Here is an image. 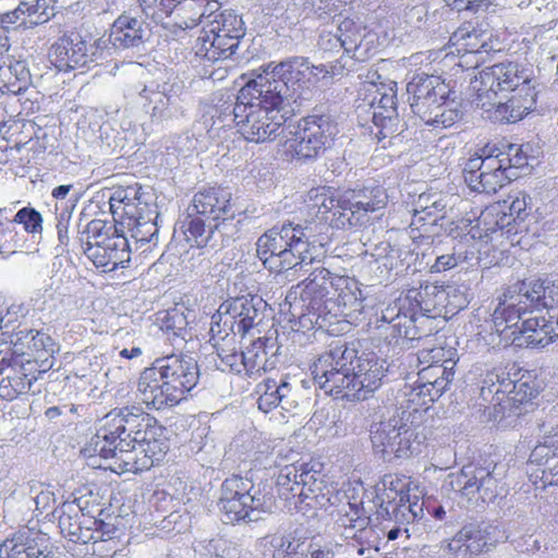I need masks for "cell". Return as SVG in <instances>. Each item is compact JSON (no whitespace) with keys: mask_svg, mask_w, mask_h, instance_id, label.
I'll use <instances>...</instances> for the list:
<instances>
[{"mask_svg":"<svg viewBox=\"0 0 558 558\" xmlns=\"http://www.w3.org/2000/svg\"><path fill=\"white\" fill-rule=\"evenodd\" d=\"M168 449V434L158 421L140 409L126 407L99 421L82 457L93 469L137 473L159 464Z\"/></svg>","mask_w":558,"mask_h":558,"instance_id":"cell-1","label":"cell"},{"mask_svg":"<svg viewBox=\"0 0 558 558\" xmlns=\"http://www.w3.org/2000/svg\"><path fill=\"white\" fill-rule=\"evenodd\" d=\"M210 336L220 360L241 375L268 369L279 348L274 312L257 295L226 301L213 317Z\"/></svg>","mask_w":558,"mask_h":558,"instance_id":"cell-2","label":"cell"},{"mask_svg":"<svg viewBox=\"0 0 558 558\" xmlns=\"http://www.w3.org/2000/svg\"><path fill=\"white\" fill-rule=\"evenodd\" d=\"M362 308L363 296L355 280L317 269L288 292L282 314L295 331L341 336L357 323Z\"/></svg>","mask_w":558,"mask_h":558,"instance_id":"cell-3","label":"cell"},{"mask_svg":"<svg viewBox=\"0 0 558 558\" xmlns=\"http://www.w3.org/2000/svg\"><path fill=\"white\" fill-rule=\"evenodd\" d=\"M556 280L529 278L505 290L493 314L499 339L509 347L541 349L557 340Z\"/></svg>","mask_w":558,"mask_h":558,"instance_id":"cell-4","label":"cell"},{"mask_svg":"<svg viewBox=\"0 0 558 558\" xmlns=\"http://www.w3.org/2000/svg\"><path fill=\"white\" fill-rule=\"evenodd\" d=\"M299 99L296 83L287 71L264 72L239 93L234 107L235 125L250 141H269L295 113Z\"/></svg>","mask_w":558,"mask_h":558,"instance_id":"cell-5","label":"cell"},{"mask_svg":"<svg viewBox=\"0 0 558 558\" xmlns=\"http://www.w3.org/2000/svg\"><path fill=\"white\" fill-rule=\"evenodd\" d=\"M471 292L451 283H422L403 291L385 311L384 317L408 339L432 336L464 310Z\"/></svg>","mask_w":558,"mask_h":558,"instance_id":"cell-6","label":"cell"},{"mask_svg":"<svg viewBox=\"0 0 558 558\" xmlns=\"http://www.w3.org/2000/svg\"><path fill=\"white\" fill-rule=\"evenodd\" d=\"M470 97L485 120L495 124H512L535 109L537 89L532 74L523 65L502 62L473 76Z\"/></svg>","mask_w":558,"mask_h":558,"instance_id":"cell-7","label":"cell"},{"mask_svg":"<svg viewBox=\"0 0 558 558\" xmlns=\"http://www.w3.org/2000/svg\"><path fill=\"white\" fill-rule=\"evenodd\" d=\"M388 368L386 359L373 350L345 343L320 354L311 372L326 395L344 401H361L381 385Z\"/></svg>","mask_w":558,"mask_h":558,"instance_id":"cell-8","label":"cell"},{"mask_svg":"<svg viewBox=\"0 0 558 558\" xmlns=\"http://www.w3.org/2000/svg\"><path fill=\"white\" fill-rule=\"evenodd\" d=\"M123 519L122 502L109 486L86 484L63 504L59 529L72 543L94 544L116 537Z\"/></svg>","mask_w":558,"mask_h":558,"instance_id":"cell-9","label":"cell"},{"mask_svg":"<svg viewBox=\"0 0 558 558\" xmlns=\"http://www.w3.org/2000/svg\"><path fill=\"white\" fill-rule=\"evenodd\" d=\"M54 340L38 330H22L0 340V398L13 400L27 392L53 365Z\"/></svg>","mask_w":558,"mask_h":558,"instance_id":"cell-10","label":"cell"},{"mask_svg":"<svg viewBox=\"0 0 558 558\" xmlns=\"http://www.w3.org/2000/svg\"><path fill=\"white\" fill-rule=\"evenodd\" d=\"M542 149L533 143L496 141L476 150L465 162L463 179L476 193L494 194L529 175L541 162Z\"/></svg>","mask_w":558,"mask_h":558,"instance_id":"cell-11","label":"cell"},{"mask_svg":"<svg viewBox=\"0 0 558 558\" xmlns=\"http://www.w3.org/2000/svg\"><path fill=\"white\" fill-rule=\"evenodd\" d=\"M387 204L388 195L381 186H319L305 196V205L315 219L343 230L361 228L375 221Z\"/></svg>","mask_w":558,"mask_h":558,"instance_id":"cell-12","label":"cell"},{"mask_svg":"<svg viewBox=\"0 0 558 558\" xmlns=\"http://www.w3.org/2000/svg\"><path fill=\"white\" fill-rule=\"evenodd\" d=\"M543 387L541 375L532 368L515 363L495 367L480 389V409L490 421L518 416L536 400Z\"/></svg>","mask_w":558,"mask_h":558,"instance_id":"cell-13","label":"cell"},{"mask_svg":"<svg viewBox=\"0 0 558 558\" xmlns=\"http://www.w3.org/2000/svg\"><path fill=\"white\" fill-rule=\"evenodd\" d=\"M459 361L451 347L424 349L414 355L408 372L402 395L409 412L427 411L450 386Z\"/></svg>","mask_w":558,"mask_h":558,"instance_id":"cell-14","label":"cell"},{"mask_svg":"<svg viewBox=\"0 0 558 558\" xmlns=\"http://www.w3.org/2000/svg\"><path fill=\"white\" fill-rule=\"evenodd\" d=\"M198 379L196 362L186 355L173 354L157 360L140 377L143 401L154 409H167L184 399Z\"/></svg>","mask_w":558,"mask_h":558,"instance_id":"cell-15","label":"cell"},{"mask_svg":"<svg viewBox=\"0 0 558 558\" xmlns=\"http://www.w3.org/2000/svg\"><path fill=\"white\" fill-rule=\"evenodd\" d=\"M409 105L425 124L448 128L458 123L463 114L462 105L454 89L442 78L416 75L407 87Z\"/></svg>","mask_w":558,"mask_h":558,"instance_id":"cell-16","label":"cell"},{"mask_svg":"<svg viewBox=\"0 0 558 558\" xmlns=\"http://www.w3.org/2000/svg\"><path fill=\"white\" fill-rule=\"evenodd\" d=\"M361 128L376 140L392 136L400 126L397 86L392 82L372 81L361 85L355 101Z\"/></svg>","mask_w":558,"mask_h":558,"instance_id":"cell-17","label":"cell"},{"mask_svg":"<svg viewBox=\"0 0 558 558\" xmlns=\"http://www.w3.org/2000/svg\"><path fill=\"white\" fill-rule=\"evenodd\" d=\"M114 221L138 241L149 240L157 230L158 207L154 192L143 185L119 189L110 199Z\"/></svg>","mask_w":558,"mask_h":558,"instance_id":"cell-18","label":"cell"},{"mask_svg":"<svg viewBox=\"0 0 558 558\" xmlns=\"http://www.w3.org/2000/svg\"><path fill=\"white\" fill-rule=\"evenodd\" d=\"M373 501L376 510L387 520L410 524L423 515V492L412 477L386 474L374 487Z\"/></svg>","mask_w":558,"mask_h":558,"instance_id":"cell-19","label":"cell"},{"mask_svg":"<svg viewBox=\"0 0 558 558\" xmlns=\"http://www.w3.org/2000/svg\"><path fill=\"white\" fill-rule=\"evenodd\" d=\"M307 239L295 223L282 222L265 232L256 244V253L271 272H283L299 265L307 251Z\"/></svg>","mask_w":558,"mask_h":558,"instance_id":"cell-20","label":"cell"},{"mask_svg":"<svg viewBox=\"0 0 558 558\" xmlns=\"http://www.w3.org/2000/svg\"><path fill=\"white\" fill-rule=\"evenodd\" d=\"M230 206V194L222 187H208L192 199L182 225L189 244L203 247L223 220Z\"/></svg>","mask_w":558,"mask_h":558,"instance_id":"cell-21","label":"cell"},{"mask_svg":"<svg viewBox=\"0 0 558 558\" xmlns=\"http://www.w3.org/2000/svg\"><path fill=\"white\" fill-rule=\"evenodd\" d=\"M226 0H138L143 12L170 31L192 28L216 12Z\"/></svg>","mask_w":558,"mask_h":558,"instance_id":"cell-22","label":"cell"},{"mask_svg":"<svg viewBox=\"0 0 558 558\" xmlns=\"http://www.w3.org/2000/svg\"><path fill=\"white\" fill-rule=\"evenodd\" d=\"M82 245L86 256L101 271H111L130 258L126 239L108 221H92L83 233Z\"/></svg>","mask_w":558,"mask_h":558,"instance_id":"cell-23","label":"cell"},{"mask_svg":"<svg viewBox=\"0 0 558 558\" xmlns=\"http://www.w3.org/2000/svg\"><path fill=\"white\" fill-rule=\"evenodd\" d=\"M245 35V24L234 11H223L211 19L202 29L196 52L208 61H219L230 57Z\"/></svg>","mask_w":558,"mask_h":558,"instance_id":"cell-24","label":"cell"},{"mask_svg":"<svg viewBox=\"0 0 558 558\" xmlns=\"http://www.w3.org/2000/svg\"><path fill=\"white\" fill-rule=\"evenodd\" d=\"M326 482L322 464L313 459L286 466L278 478V492L294 507L310 506L324 495Z\"/></svg>","mask_w":558,"mask_h":558,"instance_id":"cell-25","label":"cell"},{"mask_svg":"<svg viewBox=\"0 0 558 558\" xmlns=\"http://www.w3.org/2000/svg\"><path fill=\"white\" fill-rule=\"evenodd\" d=\"M338 133L336 123L326 116L300 120L284 141V151L293 159H311L331 146Z\"/></svg>","mask_w":558,"mask_h":558,"instance_id":"cell-26","label":"cell"},{"mask_svg":"<svg viewBox=\"0 0 558 558\" xmlns=\"http://www.w3.org/2000/svg\"><path fill=\"white\" fill-rule=\"evenodd\" d=\"M531 208V199L524 193L511 194L487 206L470 223L468 234L471 239H482L507 229L523 220Z\"/></svg>","mask_w":558,"mask_h":558,"instance_id":"cell-27","label":"cell"},{"mask_svg":"<svg viewBox=\"0 0 558 558\" xmlns=\"http://www.w3.org/2000/svg\"><path fill=\"white\" fill-rule=\"evenodd\" d=\"M369 439L374 453L385 461H391L411 454L417 433L404 418L391 417L373 423Z\"/></svg>","mask_w":558,"mask_h":558,"instance_id":"cell-28","label":"cell"},{"mask_svg":"<svg viewBox=\"0 0 558 558\" xmlns=\"http://www.w3.org/2000/svg\"><path fill=\"white\" fill-rule=\"evenodd\" d=\"M497 527L488 523H471L445 544L453 556H480L492 550L501 539Z\"/></svg>","mask_w":558,"mask_h":558,"instance_id":"cell-29","label":"cell"},{"mask_svg":"<svg viewBox=\"0 0 558 558\" xmlns=\"http://www.w3.org/2000/svg\"><path fill=\"white\" fill-rule=\"evenodd\" d=\"M558 444L554 432L542 439L532 450L526 462L529 481L537 488L557 485Z\"/></svg>","mask_w":558,"mask_h":558,"instance_id":"cell-30","label":"cell"},{"mask_svg":"<svg viewBox=\"0 0 558 558\" xmlns=\"http://www.w3.org/2000/svg\"><path fill=\"white\" fill-rule=\"evenodd\" d=\"M252 487V482L242 476H232L223 482L220 508L229 520L240 521L252 513L255 508V501L251 495Z\"/></svg>","mask_w":558,"mask_h":558,"instance_id":"cell-31","label":"cell"},{"mask_svg":"<svg viewBox=\"0 0 558 558\" xmlns=\"http://www.w3.org/2000/svg\"><path fill=\"white\" fill-rule=\"evenodd\" d=\"M56 12L54 0H21L17 8L0 15L3 27H33L50 20Z\"/></svg>","mask_w":558,"mask_h":558,"instance_id":"cell-32","label":"cell"},{"mask_svg":"<svg viewBox=\"0 0 558 558\" xmlns=\"http://www.w3.org/2000/svg\"><path fill=\"white\" fill-rule=\"evenodd\" d=\"M50 62L61 71H73L87 60V45L76 33L61 36L49 50Z\"/></svg>","mask_w":558,"mask_h":558,"instance_id":"cell-33","label":"cell"},{"mask_svg":"<svg viewBox=\"0 0 558 558\" xmlns=\"http://www.w3.org/2000/svg\"><path fill=\"white\" fill-rule=\"evenodd\" d=\"M366 490L359 482L347 484L339 494V513L347 526L363 527L369 512L366 508Z\"/></svg>","mask_w":558,"mask_h":558,"instance_id":"cell-34","label":"cell"},{"mask_svg":"<svg viewBox=\"0 0 558 558\" xmlns=\"http://www.w3.org/2000/svg\"><path fill=\"white\" fill-rule=\"evenodd\" d=\"M49 538L28 530L20 531L0 545V557H44L51 556Z\"/></svg>","mask_w":558,"mask_h":558,"instance_id":"cell-35","label":"cell"},{"mask_svg":"<svg viewBox=\"0 0 558 558\" xmlns=\"http://www.w3.org/2000/svg\"><path fill=\"white\" fill-rule=\"evenodd\" d=\"M338 37L345 51L355 59H366L375 51V34L353 20L348 19L339 26Z\"/></svg>","mask_w":558,"mask_h":558,"instance_id":"cell-36","label":"cell"},{"mask_svg":"<svg viewBox=\"0 0 558 558\" xmlns=\"http://www.w3.org/2000/svg\"><path fill=\"white\" fill-rule=\"evenodd\" d=\"M32 76L26 63L15 58H5L0 63V90L19 95L31 85Z\"/></svg>","mask_w":558,"mask_h":558,"instance_id":"cell-37","label":"cell"},{"mask_svg":"<svg viewBox=\"0 0 558 558\" xmlns=\"http://www.w3.org/2000/svg\"><path fill=\"white\" fill-rule=\"evenodd\" d=\"M109 38L114 47L128 48L143 41L144 31L136 19L121 16L113 23Z\"/></svg>","mask_w":558,"mask_h":558,"instance_id":"cell-38","label":"cell"},{"mask_svg":"<svg viewBox=\"0 0 558 558\" xmlns=\"http://www.w3.org/2000/svg\"><path fill=\"white\" fill-rule=\"evenodd\" d=\"M36 125L29 121H8L1 126L2 137L11 145L26 143L35 135Z\"/></svg>","mask_w":558,"mask_h":558,"instance_id":"cell-39","label":"cell"},{"mask_svg":"<svg viewBox=\"0 0 558 558\" xmlns=\"http://www.w3.org/2000/svg\"><path fill=\"white\" fill-rule=\"evenodd\" d=\"M15 221L24 227L28 232H38L41 229L40 215L28 207L22 208L15 216Z\"/></svg>","mask_w":558,"mask_h":558,"instance_id":"cell-40","label":"cell"},{"mask_svg":"<svg viewBox=\"0 0 558 558\" xmlns=\"http://www.w3.org/2000/svg\"><path fill=\"white\" fill-rule=\"evenodd\" d=\"M280 393L275 390H267L258 401V405L263 411H270L272 408L277 407L280 402Z\"/></svg>","mask_w":558,"mask_h":558,"instance_id":"cell-41","label":"cell"},{"mask_svg":"<svg viewBox=\"0 0 558 558\" xmlns=\"http://www.w3.org/2000/svg\"><path fill=\"white\" fill-rule=\"evenodd\" d=\"M457 265L456 257L453 255L440 256L434 264L432 271H444Z\"/></svg>","mask_w":558,"mask_h":558,"instance_id":"cell-42","label":"cell"},{"mask_svg":"<svg viewBox=\"0 0 558 558\" xmlns=\"http://www.w3.org/2000/svg\"><path fill=\"white\" fill-rule=\"evenodd\" d=\"M453 10H469L478 7L486 0H446Z\"/></svg>","mask_w":558,"mask_h":558,"instance_id":"cell-43","label":"cell"},{"mask_svg":"<svg viewBox=\"0 0 558 558\" xmlns=\"http://www.w3.org/2000/svg\"><path fill=\"white\" fill-rule=\"evenodd\" d=\"M9 46H10V43H9L5 27L0 25V54L5 52L9 49Z\"/></svg>","mask_w":558,"mask_h":558,"instance_id":"cell-44","label":"cell"},{"mask_svg":"<svg viewBox=\"0 0 558 558\" xmlns=\"http://www.w3.org/2000/svg\"><path fill=\"white\" fill-rule=\"evenodd\" d=\"M0 330H1V327H0Z\"/></svg>","mask_w":558,"mask_h":558,"instance_id":"cell-45","label":"cell"}]
</instances>
